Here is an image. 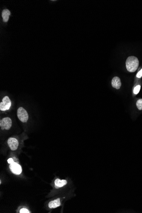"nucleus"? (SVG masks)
Wrapping results in <instances>:
<instances>
[{
	"instance_id": "obj_1",
	"label": "nucleus",
	"mask_w": 142,
	"mask_h": 213,
	"mask_svg": "<svg viewBox=\"0 0 142 213\" xmlns=\"http://www.w3.org/2000/svg\"><path fill=\"white\" fill-rule=\"evenodd\" d=\"M126 64L128 71L130 72H134L137 70L139 66V60L136 57L129 56L126 61Z\"/></svg>"
},
{
	"instance_id": "obj_2",
	"label": "nucleus",
	"mask_w": 142,
	"mask_h": 213,
	"mask_svg": "<svg viewBox=\"0 0 142 213\" xmlns=\"http://www.w3.org/2000/svg\"><path fill=\"white\" fill-rule=\"evenodd\" d=\"M17 116L21 122L26 123L29 118V115L27 111L22 107H19L17 110Z\"/></svg>"
},
{
	"instance_id": "obj_3",
	"label": "nucleus",
	"mask_w": 142,
	"mask_h": 213,
	"mask_svg": "<svg viewBox=\"0 0 142 213\" xmlns=\"http://www.w3.org/2000/svg\"><path fill=\"white\" fill-rule=\"evenodd\" d=\"M12 125V120L9 117L3 118L0 122V126L2 130H9Z\"/></svg>"
},
{
	"instance_id": "obj_4",
	"label": "nucleus",
	"mask_w": 142,
	"mask_h": 213,
	"mask_svg": "<svg viewBox=\"0 0 142 213\" xmlns=\"http://www.w3.org/2000/svg\"><path fill=\"white\" fill-rule=\"evenodd\" d=\"M11 105V101L8 96H5L3 98L2 102L0 103V110L2 111L9 110Z\"/></svg>"
},
{
	"instance_id": "obj_5",
	"label": "nucleus",
	"mask_w": 142,
	"mask_h": 213,
	"mask_svg": "<svg viewBox=\"0 0 142 213\" xmlns=\"http://www.w3.org/2000/svg\"><path fill=\"white\" fill-rule=\"evenodd\" d=\"M10 164L9 168L13 173L17 175L21 174L22 172V168L20 165L15 162Z\"/></svg>"
},
{
	"instance_id": "obj_6",
	"label": "nucleus",
	"mask_w": 142,
	"mask_h": 213,
	"mask_svg": "<svg viewBox=\"0 0 142 213\" xmlns=\"http://www.w3.org/2000/svg\"><path fill=\"white\" fill-rule=\"evenodd\" d=\"M9 147L12 151H15L17 149L19 145V143L17 140L13 138H10L7 141Z\"/></svg>"
},
{
	"instance_id": "obj_7",
	"label": "nucleus",
	"mask_w": 142,
	"mask_h": 213,
	"mask_svg": "<svg viewBox=\"0 0 142 213\" xmlns=\"http://www.w3.org/2000/svg\"><path fill=\"white\" fill-rule=\"evenodd\" d=\"M60 205H61V202H60V198H58L50 202L48 206L50 209H52V208H57L60 206Z\"/></svg>"
},
{
	"instance_id": "obj_8",
	"label": "nucleus",
	"mask_w": 142,
	"mask_h": 213,
	"mask_svg": "<svg viewBox=\"0 0 142 213\" xmlns=\"http://www.w3.org/2000/svg\"><path fill=\"white\" fill-rule=\"evenodd\" d=\"M112 86L114 88H115L117 89H120L121 85V83L120 78L118 77H114L112 80Z\"/></svg>"
},
{
	"instance_id": "obj_9",
	"label": "nucleus",
	"mask_w": 142,
	"mask_h": 213,
	"mask_svg": "<svg viewBox=\"0 0 142 213\" xmlns=\"http://www.w3.org/2000/svg\"><path fill=\"white\" fill-rule=\"evenodd\" d=\"M67 184V181L64 180H60L59 179L57 178L55 181V187L56 188L62 187Z\"/></svg>"
},
{
	"instance_id": "obj_10",
	"label": "nucleus",
	"mask_w": 142,
	"mask_h": 213,
	"mask_svg": "<svg viewBox=\"0 0 142 213\" xmlns=\"http://www.w3.org/2000/svg\"><path fill=\"white\" fill-rule=\"evenodd\" d=\"M10 15V12L8 9H5L3 11L2 13V16L4 22H7Z\"/></svg>"
},
{
	"instance_id": "obj_11",
	"label": "nucleus",
	"mask_w": 142,
	"mask_h": 213,
	"mask_svg": "<svg viewBox=\"0 0 142 213\" xmlns=\"http://www.w3.org/2000/svg\"><path fill=\"white\" fill-rule=\"evenodd\" d=\"M136 105L139 110H142V99L137 100L136 103Z\"/></svg>"
},
{
	"instance_id": "obj_12",
	"label": "nucleus",
	"mask_w": 142,
	"mask_h": 213,
	"mask_svg": "<svg viewBox=\"0 0 142 213\" xmlns=\"http://www.w3.org/2000/svg\"><path fill=\"white\" fill-rule=\"evenodd\" d=\"M140 89H141V85H138L137 86H136L135 88H134V94L137 95L139 93L140 91Z\"/></svg>"
},
{
	"instance_id": "obj_13",
	"label": "nucleus",
	"mask_w": 142,
	"mask_h": 213,
	"mask_svg": "<svg viewBox=\"0 0 142 213\" xmlns=\"http://www.w3.org/2000/svg\"><path fill=\"white\" fill-rule=\"evenodd\" d=\"M20 213H29V211L28 209H26V208H22L21 209L20 211Z\"/></svg>"
},
{
	"instance_id": "obj_14",
	"label": "nucleus",
	"mask_w": 142,
	"mask_h": 213,
	"mask_svg": "<svg viewBox=\"0 0 142 213\" xmlns=\"http://www.w3.org/2000/svg\"><path fill=\"white\" fill-rule=\"evenodd\" d=\"M137 78H141L142 77V69L137 74Z\"/></svg>"
},
{
	"instance_id": "obj_15",
	"label": "nucleus",
	"mask_w": 142,
	"mask_h": 213,
	"mask_svg": "<svg viewBox=\"0 0 142 213\" xmlns=\"http://www.w3.org/2000/svg\"><path fill=\"white\" fill-rule=\"evenodd\" d=\"M7 162L8 163V164H12V163H13L14 160H13V159L9 158Z\"/></svg>"
}]
</instances>
